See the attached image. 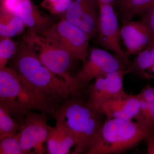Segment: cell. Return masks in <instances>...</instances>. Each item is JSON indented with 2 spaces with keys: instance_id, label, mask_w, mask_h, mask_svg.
I'll return each instance as SVG.
<instances>
[{
  "instance_id": "cell-1",
  "label": "cell",
  "mask_w": 154,
  "mask_h": 154,
  "mask_svg": "<svg viewBox=\"0 0 154 154\" xmlns=\"http://www.w3.org/2000/svg\"><path fill=\"white\" fill-rule=\"evenodd\" d=\"M13 68L24 87L54 116L57 107L81 88L50 70L22 40L14 57Z\"/></svg>"
},
{
  "instance_id": "cell-2",
  "label": "cell",
  "mask_w": 154,
  "mask_h": 154,
  "mask_svg": "<svg viewBox=\"0 0 154 154\" xmlns=\"http://www.w3.org/2000/svg\"><path fill=\"white\" fill-rule=\"evenodd\" d=\"M153 134V128H147L137 122L119 119H107L86 153H120Z\"/></svg>"
},
{
  "instance_id": "cell-3",
  "label": "cell",
  "mask_w": 154,
  "mask_h": 154,
  "mask_svg": "<svg viewBox=\"0 0 154 154\" xmlns=\"http://www.w3.org/2000/svg\"><path fill=\"white\" fill-rule=\"evenodd\" d=\"M0 107L15 117L25 116L32 110L49 114L46 107L23 85L13 68L0 69Z\"/></svg>"
},
{
  "instance_id": "cell-4",
  "label": "cell",
  "mask_w": 154,
  "mask_h": 154,
  "mask_svg": "<svg viewBox=\"0 0 154 154\" xmlns=\"http://www.w3.org/2000/svg\"><path fill=\"white\" fill-rule=\"evenodd\" d=\"M22 40L50 70L66 82L82 88L75 77L70 74V69L74 58L66 50L33 29H29Z\"/></svg>"
},
{
  "instance_id": "cell-5",
  "label": "cell",
  "mask_w": 154,
  "mask_h": 154,
  "mask_svg": "<svg viewBox=\"0 0 154 154\" xmlns=\"http://www.w3.org/2000/svg\"><path fill=\"white\" fill-rule=\"evenodd\" d=\"M37 31L65 49L75 59L85 61L91 38L81 28L65 18Z\"/></svg>"
},
{
  "instance_id": "cell-6",
  "label": "cell",
  "mask_w": 154,
  "mask_h": 154,
  "mask_svg": "<svg viewBox=\"0 0 154 154\" xmlns=\"http://www.w3.org/2000/svg\"><path fill=\"white\" fill-rule=\"evenodd\" d=\"M76 95L63 102L56 110L54 116L77 137L79 141L94 117L100 112L88 102L77 98Z\"/></svg>"
},
{
  "instance_id": "cell-7",
  "label": "cell",
  "mask_w": 154,
  "mask_h": 154,
  "mask_svg": "<svg viewBox=\"0 0 154 154\" xmlns=\"http://www.w3.org/2000/svg\"><path fill=\"white\" fill-rule=\"evenodd\" d=\"M46 114L30 111L25 115L19 134L21 146L26 154L46 152L44 143L53 128L48 123Z\"/></svg>"
},
{
  "instance_id": "cell-8",
  "label": "cell",
  "mask_w": 154,
  "mask_h": 154,
  "mask_svg": "<svg viewBox=\"0 0 154 154\" xmlns=\"http://www.w3.org/2000/svg\"><path fill=\"white\" fill-rule=\"evenodd\" d=\"M99 20L98 42L103 47L113 51L125 65L130 63L128 54L122 48L120 44V30L118 18L113 5L98 2Z\"/></svg>"
},
{
  "instance_id": "cell-9",
  "label": "cell",
  "mask_w": 154,
  "mask_h": 154,
  "mask_svg": "<svg viewBox=\"0 0 154 154\" xmlns=\"http://www.w3.org/2000/svg\"><path fill=\"white\" fill-rule=\"evenodd\" d=\"M125 64L117 56H114L105 50L94 48L75 76L80 85H84L98 77L122 69Z\"/></svg>"
},
{
  "instance_id": "cell-10",
  "label": "cell",
  "mask_w": 154,
  "mask_h": 154,
  "mask_svg": "<svg viewBox=\"0 0 154 154\" xmlns=\"http://www.w3.org/2000/svg\"><path fill=\"white\" fill-rule=\"evenodd\" d=\"M125 69L98 77L90 86L88 102L96 111L99 112L100 107L105 101L125 93L123 88Z\"/></svg>"
},
{
  "instance_id": "cell-11",
  "label": "cell",
  "mask_w": 154,
  "mask_h": 154,
  "mask_svg": "<svg viewBox=\"0 0 154 154\" xmlns=\"http://www.w3.org/2000/svg\"><path fill=\"white\" fill-rule=\"evenodd\" d=\"M63 18L81 28L90 38H92L98 33V0H73Z\"/></svg>"
},
{
  "instance_id": "cell-12",
  "label": "cell",
  "mask_w": 154,
  "mask_h": 154,
  "mask_svg": "<svg viewBox=\"0 0 154 154\" xmlns=\"http://www.w3.org/2000/svg\"><path fill=\"white\" fill-rule=\"evenodd\" d=\"M140 99L137 95L126 93L105 101L99 109L107 119H119L132 120L137 117L140 110Z\"/></svg>"
},
{
  "instance_id": "cell-13",
  "label": "cell",
  "mask_w": 154,
  "mask_h": 154,
  "mask_svg": "<svg viewBox=\"0 0 154 154\" xmlns=\"http://www.w3.org/2000/svg\"><path fill=\"white\" fill-rule=\"evenodd\" d=\"M120 35L128 55L139 53L152 44L150 32L142 21L123 22Z\"/></svg>"
},
{
  "instance_id": "cell-14",
  "label": "cell",
  "mask_w": 154,
  "mask_h": 154,
  "mask_svg": "<svg viewBox=\"0 0 154 154\" xmlns=\"http://www.w3.org/2000/svg\"><path fill=\"white\" fill-rule=\"evenodd\" d=\"M79 140L60 121L56 120L55 126L52 128L46 140L48 153L67 154Z\"/></svg>"
},
{
  "instance_id": "cell-15",
  "label": "cell",
  "mask_w": 154,
  "mask_h": 154,
  "mask_svg": "<svg viewBox=\"0 0 154 154\" xmlns=\"http://www.w3.org/2000/svg\"><path fill=\"white\" fill-rule=\"evenodd\" d=\"M14 14L20 17L29 29L39 31L51 24L49 17L40 12L31 0H22Z\"/></svg>"
},
{
  "instance_id": "cell-16",
  "label": "cell",
  "mask_w": 154,
  "mask_h": 154,
  "mask_svg": "<svg viewBox=\"0 0 154 154\" xmlns=\"http://www.w3.org/2000/svg\"><path fill=\"white\" fill-rule=\"evenodd\" d=\"M140 99L139 113L136 122L145 127L153 128L154 126V88L146 85L138 94Z\"/></svg>"
},
{
  "instance_id": "cell-17",
  "label": "cell",
  "mask_w": 154,
  "mask_h": 154,
  "mask_svg": "<svg viewBox=\"0 0 154 154\" xmlns=\"http://www.w3.org/2000/svg\"><path fill=\"white\" fill-rule=\"evenodd\" d=\"M26 25L16 14L0 12V37H11L20 35Z\"/></svg>"
},
{
  "instance_id": "cell-18",
  "label": "cell",
  "mask_w": 154,
  "mask_h": 154,
  "mask_svg": "<svg viewBox=\"0 0 154 154\" xmlns=\"http://www.w3.org/2000/svg\"><path fill=\"white\" fill-rule=\"evenodd\" d=\"M154 65V44H152L138 53L133 61L125 69V72L135 73L146 76L145 71L149 69Z\"/></svg>"
},
{
  "instance_id": "cell-19",
  "label": "cell",
  "mask_w": 154,
  "mask_h": 154,
  "mask_svg": "<svg viewBox=\"0 0 154 154\" xmlns=\"http://www.w3.org/2000/svg\"><path fill=\"white\" fill-rule=\"evenodd\" d=\"M119 8L123 22L136 14L145 13L154 5V0H119Z\"/></svg>"
},
{
  "instance_id": "cell-20",
  "label": "cell",
  "mask_w": 154,
  "mask_h": 154,
  "mask_svg": "<svg viewBox=\"0 0 154 154\" xmlns=\"http://www.w3.org/2000/svg\"><path fill=\"white\" fill-rule=\"evenodd\" d=\"M21 125L8 111L0 107V140L14 136L19 132Z\"/></svg>"
},
{
  "instance_id": "cell-21",
  "label": "cell",
  "mask_w": 154,
  "mask_h": 154,
  "mask_svg": "<svg viewBox=\"0 0 154 154\" xmlns=\"http://www.w3.org/2000/svg\"><path fill=\"white\" fill-rule=\"evenodd\" d=\"M18 45L11 37H0V69L5 67L9 60L14 57Z\"/></svg>"
},
{
  "instance_id": "cell-22",
  "label": "cell",
  "mask_w": 154,
  "mask_h": 154,
  "mask_svg": "<svg viewBox=\"0 0 154 154\" xmlns=\"http://www.w3.org/2000/svg\"><path fill=\"white\" fill-rule=\"evenodd\" d=\"M0 154H26L21 146L19 133L14 136L6 137L1 140Z\"/></svg>"
},
{
  "instance_id": "cell-23",
  "label": "cell",
  "mask_w": 154,
  "mask_h": 154,
  "mask_svg": "<svg viewBox=\"0 0 154 154\" xmlns=\"http://www.w3.org/2000/svg\"><path fill=\"white\" fill-rule=\"evenodd\" d=\"M73 0H43L39 4L53 15L65 14Z\"/></svg>"
},
{
  "instance_id": "cell-24",
  "label": "cell",
  "mask_w": 154,
  "mask_h": 154,
  "mask_svg": "<svg viewBox=\"0 0 154 154\" xmlns=\"http://www.w3.org/2000/svg\"><path fill=\"white\" fill-rule=\"evenodd\" d=\"M142 21L149 30L154 44V5L145 13Z\"/></svg>"
},
{
  "instance_id": "cell-25",
  "label": "cell",
  "mask_w": 154,
  "mask_h": 154,
  "mask_svg": "<svg viewBox=\"0 0 154 154\" xmlns=\"http://www.w3.org/2000/svg\"><path fill=\"white\" fill-rule=\"evenodd\" d=\"M22 0H0V12L14 14Z\"/></svg>"
},
{
  "instance_id": "cell-26",
  "label": "cell",
  "mask_w": 154,
  "mask_h": 154,
  "mask_svg": "<svg viewBox=\"0 0 154 154\" xmlns=\"http://www.w3.org/2000/svg\"><path fill=\"white\" fill-rule=\"evenodd\" d=\"M147 142V152L149 154H154V134L146 140Z\"/></svg>"
},
{
  "instance_id": "cell-27",
  "label": "cell",
  "mask_w": 154,
  "mask_h": 154,
  "mask_svg": "<svg viewBox=\"0 0 154 154\" xmlns=\"http://www.w3.org/2000/svg\"><path fill=\"white\" fill-rule=\"evenodd\" d=\"M116 0H98V2L104 4H108L113 5Z\"/></svg>"
}]
</instances>
